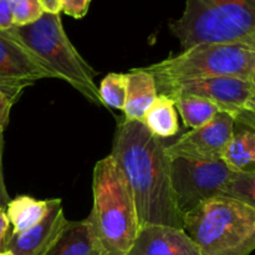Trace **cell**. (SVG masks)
Returning a JSON list of instances; mask_svg holds the SVG:
<instances>
[{"label": "cell", "instance_id": "obj_8", "mask_svg": "<svg viewBox=\"0 0 255 255\" xmlns=\"http://www.w3.org/2000/svg\"><path fill=\"white\" fill-rule=\"evenodd\" d=\"M158 95L203 97L216 105L219 112L231 115L237 125L253 129L255 127V81L232 76L213 77L172 85Z\"/></svg>", "mask_w": 255, "mask_h": 255}, {"label": "cell", "instance_id": "obj_12", "mask_svg": "<svg viewBox=\"0 0 255 255\" xmlns=\"http://www.w3.org/2000/svg\"><path fill=\"white\" fill-rule=\"evenodd\" d=\"M127 255H202L183 229L151 226L141 228Z\"/></svg>", "mask_w": 255, "mask_h": 255}, {"label": "cell", "instance_id": "obj_28", "mask_svg": "<svg viewBox=\"0 0 255 255\" xmlns=\"http://www.w3.org/2000/svg\"><path fill=\"white\" fill-rule=\"evenodd\" d=\"M0 255H11V254L7 253V252H2V253H0Z\"/></svg>", "mask_w": 255, "mask_h": 255}, {"label": "cell", "instance_id": "obj_26", "mask_svg": "<svg viewBox=\"0 0 255 255\" xmlns=\"http://www.w3.org/2000/svg\"><path fill=\"white\" fill-rule=\"evenodd\" d=\"M9 228L10 223L5 208H0V253L5 252V244L9 237Z\"/></svg>", "mask_w": 255, "mask_h": 255}, {"label": "cell", "instance_id": "obj_18", "mask_svg": "<svg viewBox=\"0 0 255 255\" xmlns=\"http://www.w3.org/2000/svg\"><path fill=\"white\" fill-rule=\"evenodd\" d=\"M172 99L174 100L176 110L181 115L183 124L191 129L207 125L219 112L216 105L203 97L194 95H176Z\"/></svg>", "mask_w": 255, "mask_h": 255}, {"label": "cell", "instance_id": "obj_10", "mask_svg": "<svg viewBox=\"0 0 255 255\" xmlns=\"http://www.w3.org/2000/svg\"><path fill=\"white\" fill-rule=\"evenodd\" d=\"M236 121L231 115L218 112L211 122L191 129L172 144L166 146L169 157L213 162L222 159L234 132Z\"/></svg>", "mask_w": 255, "mask_h": 255}, {"label": "cell", "instance_id": "obj_20", "mask_svg": "<svg viewBox=\"0 0 255 255\" xmlns=\"http://www.w3.org/2000/svg\"><path fill=\"white\" fill-rule=\"evenodd\" d=\"M223 197L255 207V171H237L227 184Z\"/></svg>", "mask_w": 255, "mask_h": 255}, {"label": "cell", "instance_id": "obj_27", "mask_svg": "<svg viewBox=\"0 0 255 255\" xmlns=\"http://www.w3.org/2000/svg\"><path fill=\"white\" fill-rule=\"evenodd\" d=\"M45 12H51V14H60V1L59 0H40Z\"/></svg>", "mask_w": 255, "mask_h": 255}, {"label": "cell", "instance_id": "obj_4", "mask_svg": "<svg viewBox=\"0 0 255 255\" xmlns=\"http://www.w3.org/2000/svg\"><path fill=\"white\" fill-rule=\"evenodd\" d=\"M169 29L183 50L201 44L255 46V0H186Z\"/></svg>", "mask_w": 255, "mask_h": 255}, {"label": "cell", "instance_id": "obj_22", "mask_svg": "<svg viewBox=\"0 0 255 255\" xmlns=\"http://www.w3.org/2000/svg\"><path fill=\"white\" fill-rule=\"evenodd\" d=\"M60 9L74 19H82L89 11L91 0H59Z\"/></svg>", "mask_w": 255, "mask_h": 255}, {"label": "cell", "instance_id": "obj_17", "mask_svg": "<svg viewBox=\"0 0 255 255\" xmlns=\"http://www.w3.org/2000/svg\"><path fill=\"white\" fill-rule=\"evenodd\" d=\"M144 126L158 138H169L179 131L178 114L174 100L166 95H157L142 119Z\"/></svg>", "mask_w": 255, "mask_h": 255}, {"label": "cell", "instance_id": "obj_7", "mask_svg": "<svg viewBox=\"0 0 255 255\" xmlns=\"http://www.w3.org/2000/svg\"><path fill=\"white\" fill-rule=\"evenodd\" d=\"M171 182L178 211L183 214L216 197H223L237 171L222 159L213 162L169 157Z\"/></svg>", "mask_w": 255, "mask_h": 255}, {"label": "cell", "instance_id": "obj_6", "mask_svg": "<svg viewBox=\"0 0 255 255\" xmlns=\"http://www.w3.org/2000/svg\"><path fill=\"white\" fill-rule=\"evenodd\" d=\"M154 77L157 92L181 82L213 77L255 81V46L247 44H201L176 56L143 67Z\"/></svg>", "mask_w": 255, "mask_h": 255}, {"label": "cell", "instance_id": "obj_9", "mask_svg": "<svg viewBox=\"0 0 255 255\" xmlns=\"http://www.w3.org/2000/svg\"><path fill=\"white\" fill-rule=\"evenodd\" d=\"M42 79L56 76L7 30H0V90L15 102L26 87Z\"/></svg>", "mask_w": 255, "mask_h": 255}, {"label": "cell", "instance_id": "obj_11", "mask_svg": "<svg viewBox=\"0 0 255 255\" xmlns=\"http://www.w3.org/2000/svg\"><path fill=\"white\" fill-rule=\"evenodd\" d=\"M66 222L61 199L55 198L49 213L40 223L22 233L9 234L5 252L11 255H44L57 238Z\"/></svg>", "mask_w": 255, "mask_h": 255}, {"label": "cell", "instance_id": "obj_24", "mask_svg": "<svg viewBox=\"0 0 255 255\" xmlns=\"http://www.w3.org/2000/svg\"><path fill=\"white\" fill-rule=\"evenodd\" d=\"M2 152H4V133H0V208H6L10 197L5 187L4 173H2Z\"/></svg>", "mask_w": 255, "mask_h": 255}, {"label": "cell", "instance_id": "obj_3", "mask_svg": "<svg viewBox=\"0 0 255 255\" xmlns=\"http://www.w3.org/2000/svg\"><path fill=\"white\" fill-rule=\"evenodd\" d=\"M182 221L202 255H251L255 249V207L216 197L183 214Z\"/></svg>", "mask_w": 255, "mask_h": 255}, {"label": "cell", "instance_id": "obj_5", "mask_svg": "<svg viewBox=\"0 0 255 255\" xmlns=\"http://www.w3.org/2000/svg\"><path fill=\"white\" fill-rule=\"evenodd\" d=\"M7 31L54 72L56 79L66 81L92 104L104 106L95 82L97 72L71 44L60 14L44 12L32 24L14 26Z\"/></svg>", "mask_w": 255, "mask_h": 255}, {"label": "cell", "instance_id": "obj_14", "mask_svg": "<svg viewBox=\"0 0 255 255\" xmlns=\"http://www.w3.org/2000/svg\"><path fill=\"white\" fill-rule=\"evenodd\" d=\"M154 77L144 69H133L127 74V94L125 120L142 121L144 114L157 97Z\"/></svg>", "mask_w": 255, "mask_h": 255}, {"label": "cell", "instance_id": "obj_1", "mask_svg": "<svg viewBox=\"0 0 255 255\" xmlns=\"http://www.w3.org/2000/svg\"><path fill=\"white\" fill-rule=\"evenodd\" d=\"M166 146L142 121L124 120L117 126L110 156L128 184L141 228L183 227L172 189Z\"/></svg>", "mask_w": 255, "mask_h": 255}, {"label": "cell", "instance_id": "obj_23", "mask_svg": "<svg viewBox=\"0 0 255 255\" xmlns=\"http://www.w3.org/2000/svg\"><path fill=\"white\" fill-rule=\"evenodd\" d=\"M14 105V101L0 90V133H4L7 124H9L10 110Z\"/></svg>", "mask_w": 255, "mask_h": 255}, {"label": "cell", "instance_id": "obj_13", "mask_svg": "<svg viewBox=\"0 0 255 255\" xmlns=\"http://www.w3.org/2000/svg\"><path fill=\"white\" fill-rule=\"evenodd\" d=\"M44 255H107L95 233L89 217L67 221Z\"/></svg>", "mask_w": 255, "mask_h": 255}, {"label": "cell", "instance_id": "obj_19", "mask_svg": "<svg viewBox=\"0 0 255 255\" xmlns=\"http://www.w3.org/2000/svg\"><path fill=\"white\" fill-rule=\"evenodd\" d=\"M127 94V74L110 72L102 79L99 95L104 106L124 111Z\"/></svg>", "mask_w": 255, "mask_h": 255}, {"label": "cell", "instance_id": "obj_21", "mask_svg": "<svg viewBox=\"0 0 255 255\" xmlns=\"http://www.w3.org/2000/svg\"><path fill=\"white\" fill-rule=\"evenodd\" d=\"M14 26H24L39 20L45 12L40 0H9Z\"/></svg>", "mask_w": 255, "mask_h": 255}, {"label": "cell", "instance_id": "obj_15", "mask_svg": "<svg viewBox=\"0 0 255 255\" xmlns=\"http://www.w3.org/2000/svg\"><path fill=\"white\" fill-rule=\"evenodd\" d=\"M55 199V198H54ZM54 199L37 201L30 196H19L10 199L5 212L12 227V234L22 233L44 219L54 204Z\"/></svg>", "mask_w": 255, "mask_h": 255}, {"label": "cell", "instance_id": "obj_25", "mask_svg": "<svg viewBox=\"0 0 255 255\" xmlns=\"http://www.w3.org/2000/svg\"><path fill=\"white\" fill-rule=\"evenodd\" d=\"M14 27L9 0H0V30H10Z\"/></svg>", "mask_w": 255, "mask_h": 255}, {"label": "cell", "instance_id": "obj_16", "mask_svg": "<svg viewBox=\"0 0 255 255\" xmlns=\"http://www.w3.org/2000/svg\"><path fill=\"white\" fill-rule=\"evenodd\" d=\"M222 161L233 171L252 172L255 166V134L254 129L237 125L224 149Z\"/></svg>", "mask_w": 255, "mask_h": 255}, {"label": "cell", "instance_id": "obj_2", "mask_svg": "<svg viewBox=\"0 0 255 255\" xmlns=\"http://www.w3.org/2000/svg\"><path fill=\"white\" fill-rule=\"evenodd\" d=\"M89 219L107 255H127L141 229L129 187L111 156L100 159L92 178Z\"/></svg>", "mask_w": 255, "mask_h": 255}]
</instances>
